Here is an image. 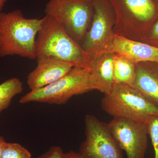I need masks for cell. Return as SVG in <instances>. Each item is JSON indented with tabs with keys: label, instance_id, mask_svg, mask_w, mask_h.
<instances>
[{
	"label": "cell",
	"instance_id": "obj_9",
	"mask_svg": "<svg viewBox=\"0 0 158 158\" xmlns=\"http://www.w3.org/2000/svg\"><path fill=\"white\" fill-rule=\"evenodd\" d=\"M107 124L127 158H144L148 135L145 123L129 118H113Z\"/></svg>",
	"mask_w": 158,
	"mask_h": 158
},
{
	"label": "cell",
	"instance_id": "obj_4",
	"mask_svg": "<svg viewBox=\"0 0 158 158\" xmlns=\"http://www.w3.org/2000/svg\"><path fill=\"white\" fill-rule=\"evenodd\" d=\"M104 111L113 118H129L145 123L153 115H158V107L132 86L114 83L109 94L102 99Z\"/></svg>",
	"mask_w": 158,
	"mask_h": 158
},
{
	"label": "cell",
	"instance_id": "obj_3",
	"mask_svg": "<svg viewBox=\"0 0 158 158\" xmlns=\"http://www.w3.org/2000/svg\"><path fill=\"white\" fill-rule=\"evenodd\" d=\"M115 16V34L141 41L158 17L154 0H109Z\"/></svg>",
	"mask_w": 158,
	"mask_h": 158
},
{
	"label": "cell",
	"instance_id": "obj_8",
	"mask_svg": "<svg viewBox=\"0 0 158 158\" xmlns=\"http://www.w3.org/2000/svg\"><path fill=\"white\" fill-rule=\"evenodd\" d=\"M86 138L81 144L79 153L85 158H124L122 150L107 123L96 116H85Z\"/></svg>",
	"mask_w": 158,
	"mask_h": 158
},
{
	"label": "cell",
	"instance_id": "obj_1",
	"mask_svg": "<svg viewBox=\"0 0 158 158\" xmlns=\"http://www.w3.org/2000/svg\"><path fill=\"white\" fill-rule=\"evenodd\" d=\"M36 59L52 58L73 67L89 69L92 60L75 41L63 26L53 18L45 15L36 41Z\"/></svg>",
	"mask_w": 158,
	"mask_h": 158
},
{
	"label": "cell",
	"instance_id": "obj_2",
	"mask_svg": "<svg viewBox=\"0 0 158 158\" xmlns=\"http://www.w3.org/2000/svg\"><path fill=\"white\" fill-rule=\"evenodd\" d=\"M42 22V18H27L20 9L0 12V57L36 59V38Z\"/></svg>",
	"mask_w": 158,
	"mask_h": 158
},
{
	"label": "cell",
	"instance_id": "obj_10",
	"mask_svg": "<svg viewBox=\"0 0 158 158\" xmlns=\"http://www.w3.org/2000/svg\"><path fill=\"white\" fill-rule=\"evenodd\" d=\"M37 65L29 74L27 83L31 90L50 85L62 78L73 66L71 64L47 57L37 59Z\"/></svg>",
	"mask_w": 158,
	"mask_h": 158
},
{
	"label": "cell",
	"instance_id": "obj_5",
	"mask_svg": "<svg viewBox=\"0 0 158 158\" xmlns=\"http://www.w3.org/2000/svg\"><path fill=\"white\" fill-rule=\"evenodd\" d=\"M93 90L89 69L73 67L66 75L50 85L31 90L20 98L21 104L35 102L65 104L73 96Z\"/></svg>",
	"mask_w": 158,
	"mask_h": 158
},
{
	"label": "cell",
	"instance_id": "obj_15",
	"mask_svg": "<svg viewBox=\"0 0 158 158\" xmlns=\"http://www.w3.org/2000/svg\"><path fill=\"white\" fill-rule=\"evenodd\" d=\"M23 90V82L17 77L11 78L0 84V113L9 107L13 98Z\"/></svg>",
	"mask_w": 158,
	"mask_h": 158
},
{
	"label": "cell",
	"instance_id": "obj_20",
	"mask_svg": "<svg viewBox=\"0 0 158 158\" xmlns=\"http://www.w3.org/2000/svg\"><path fill=\"white\" fill-rule=\"evenodd\" d=\"M64 158H85L82 156L79 152H76L73 151L64 153Z\"/></svg>",
	"mask_w": 158,
	"mask_h": 158
},
{
	"label": "cell",
	"instance_id": "obj_11",
	"mask_svg": "<svg viewBox=\"0 0 158 158\" xmlns=\"http://www.w3.org/2000/svg\"><path fill=\"white\" fill-rule=\"evenodd\" d=\"M113 51L135 64L145 62L158 63V47L117 34L114 36Z\"/></svg>",
	"mask_w": 158,
	"mask_h": 158
},
{
	"label": "cell",
	"instance_id": "obj_23",
	"mask_svg": "<svg viewBox=\"0 0 158 158\" xmlns=\"http://www.w3.org/2000/svg\"><path fill=\"white\" fill-rule=\"evenodd\" d=\"M154 1H156V2H158V0H154Z\"/></svg>",
	"mask_w": 158,
	"mask_h": 158
},
{
	"label": "cell",
	"instance_id": "obj_19",
	"mask_svg": "<svg viewBox=\"0 0 158 158\" xmlns=\"http://www.w3.org/2000/svg\"><path fill=\"white\" fill-rule=\"evenodd\" d=\"M64 153L62 148L54 146L37 158H64Z\"/></svg>",
	"mask_w": 158,
	"mask_h": 158
},
{
	"label": "cell",
	"instance_id": "obj_22",
	"mask_svg": "<svg viewBox=\"0 0 158 158\" xmlns=\"http://www.w3.org/2000/svg\"><path fill=\"white\" fill-rule=\"evenodd\" d=\"M7 1V0H0V12H2V10Z\"/></svg>",
	"mask_w": 158,
	"mask_h": 158
},
{
	"label": "cell",
	"instance_id": "obj_18",
	"mask_svg": "<svg viewBox=\"0 0 158 158\" xmlns=\"http://www.w3.org/2000/svg\"><path fill=\"white\" fill-rule=\"evenodd\" d=\"M141 41L158 48V19L152 25L146 37Z\"/></svg>",
	"mask_w": 158,
	"mask_h": 158
},
{
	"label": "cell",
	"instance_id": "obj_17",
	"mask_svg": "<svg viewBox=\"0 0 158 158\" xmlns=\"http://www.w3.org/2000/svg\"><path fill=\"white\" fill-rule=\"evenodd\" d=\"M155 152V158H158V115L151 116L145 122Z\"/></svg>",
	"mask_w": 158,
	"mask_h": 158
},
{
	"label": "cell",
	"instance_id": "obj_6",
	"mask_svg": "<svg viewBox=\"0 0 158 158\" xmlns=\"http://www.w3.org/2000/svg\"><path fill=\"white\" fill-rule=\"evenodd\" d=\"M91 24L80 45L91 59L113 52L115 24L114 11L109 0H93Z\"/></svg>",
	"mask_w": 158,
	"mask_h": 158
},
{
	"label": "cell",
	"instance_id": "obj_14",
	"mask_svg": "<svg viewBox=\"0 0 158 158\" xmlns=\"http://www.w3.org/2000/svg\"><path fill=\"white\" fill-rule=\"evenodd\" d=\"M135 77V63L121 55L115 53L113 61L114 83L132 86Z\"/></svg>",
	"mask_w": 158,
	"mask_h": 158
},
{
	"label": "cell",
	"instance_id": "obj_7",
	"mask_svg": "<svg viewBox=\"0 0 158 158\" xmlns=\"http://www.w3.org/2000/svg\"><path fill=\"white\" fill-rule=\"evenodd\" d=\"M44 11L45 15L61 24L70 37L80 44L92 21L93 0H49Z\"/></svg>",
	"mask_w": 158,
	"mask_h": 158
},
{
	"label": "cell",
	"instance_id": "obj_21",
	"mask_svg": "<svg viewBox=\"0 0 158 158\" xmlns=\"http://www.w3.org/2000/svg\"><path fill=\"white\" fill-rule=\"evenodd\" d=\"M6 140L4 137L1 135H0V158L1 157V155H2V152L3 148H4V146L6 143Z\"/></svg>",
	"mask_w": 158,
	"mask_h": 158
},
{
	"label": "cell",
	"instance_id": "obj_12",
	"mask_svg": "<svg viewBox=\"0 0 158 158\" xmlns=\"http://www.w3.org/2000/svg\"><path fill=\"white\" fill-rule=\"evenodd\" d=\"M115 53H107L94 59L90 64V82L93 90L109 94L113 88V61Z\"/></svg>",
	"mask_w": 158,
	"mask_h": 158
},
{
	"label": "cell",
	"instance_id": "obj_16",
	"mask_svg": "<svg viewBox=\"0 0 158 158\" xmlns=\"http://www.w3.org/2000/svg\"><path fill=\"white\" fill-rule=\"evenodd\" d=\"M29 150L19 143L6 142L1 158H31Z\"/></svg>",
	"mask_w": 158,
	"mask_h": 158
},
{
	"label": "cell",
	"instance_id": "obj_13",
	"mask_svg": "<svg viewBox=\"0 0 158 158\" xmlns=\"http://www.w3.org/2000/svg\"><path fill=\"white\" fill-rule=\"evenodd\" d=\"M132 87L158 107V63H136V77Z\"/></svg>",
	"mask_w": 158,
	"mask_h": 158
}]
</instances>
